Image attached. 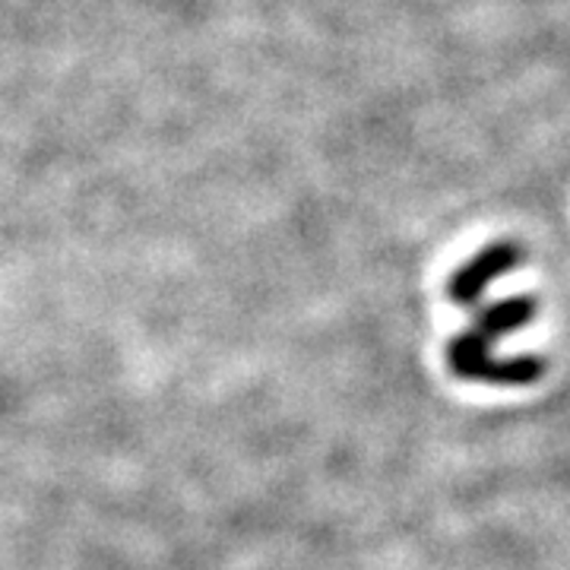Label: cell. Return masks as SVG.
Masks as SVG:
<instances>
[{
	"mask_svg": "<svg viewBox=\"0 0 570 570\" xmlns=\"http://www.w3.org/2000/svg\"><path fill=\"white\" fill-rule=\"evenodd\" d=\"M448 365L463 381H479V384H494V387H530L549 367L539 355L494 358L489 343L472 326L450 340Z\"/></svg>",
	"mask_w": 570,
	"mask_h": 570,
	"instance_id": "obj_1",
	"label": "cell"
},
{
	"mask_svg": "<svg viewBox=\"0 0 570 570\" xmlns=\"http://www.w3.org/2000/svg\"><path fill=\"white\" fill-rule=\"evenodd\" d=\"M520 264H523V250L513 242H494V245L482 247L469 264H463L450 276V298L460 307H475L479 298H482V292L494 279H501L504 273L517 269Z\"/></svg>",
	"mask_w": 570,
	"mask_h": 570,
	"instance_id": "obj_2",
	"label": "cell"
},
{
	"mask_svg": "<svg viewBox=\"0 0 570 570\" xmlns=\"http://www.w3.org/2000/svg\"><path fill=\"white\" fill-rule=\"evenodd\" d=\"M535 298L532 295H510V298H501V302H494V305L482 307L479 311V317H475V324L472 330L494 346L498 340H504L508 333H517L520 326H527L535 317Z\"/></svg>",
	"mask_w": 570,
	"mask_h": 570,
	"instance_id": "obj_3",
	"label": "cell"
}]
</instances>
